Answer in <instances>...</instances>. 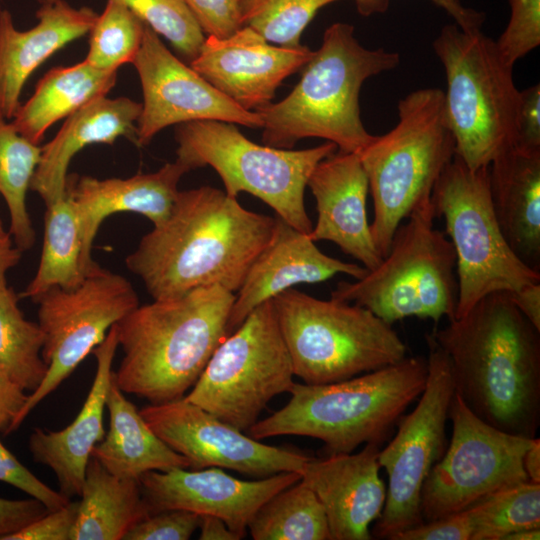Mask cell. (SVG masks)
<instances>
[{
	"label": "cell",
	"instance_id": "42",
	"mask_svg": "<svg viewBox=\"0 0 540 540\" xmlns=\"http://www.w3.org/2000/svg\"><path fill=\"white\" fill-rule=\"evenodd\" d=\"M207 36L225 38L242 27L238 0H185Z\"/></svg>",
	"mask_w": 540,
	"mask_h": 540
},
{
	"label": "cell",
	"instance_id": "17",
	"mask_svg": "<svg viewBox=\"0 0 540 540\" xmlns=\"http://www.w3.org/2000/svg\"><path fill=\"white\" fill-rule=\"evenodd\" d=\"M138 73L143 103L137 120L136 145H148L162 129L196 120H218L261 128L256 111L226 97L177 58L147 24L132 63Z\"/></svg>",
	"mask_w": 540,
	"mask_h": 540
},
{
	"label": "cell",
	"instance_id": "49",
	"mask_svg": "<svg viewBox=\"0 0 540 540\" xmlns=\"http://www.w3.org/2000/svg\"><path fill=\"white\" fill-rule=\"evenodd\" d=\"M509 294L518 310L540 330V282L524 285Z\"/></svg>",
	"mask_w": 540,
	"mask_h": 540
},
{
	"label": "cell",
	"instance_id": "25",
	"mask_svg": "<svg viewBox=\"0 0 540 540\" xmlns=\"http://www.w3.org/2000/svg\"><path fill=\"white\" fill-rule=\"evenodd\" d=\"M38 23L16 29L12 15L0 11V116L12 119L30 75L66 44L88 34L98 14L89 7L74 8L64 0L43 5Z\"/></svg>",
	"mask_w": 540,
	"mask_h": 540
},
{
	"label": "cell",
	"instance_id": "15",
	"mask_svg": "<svg viewBox=\"0 0 540 540\" xmlns=\"http://www.w3.org/2000/svg\"><path fill=\"white\" fill-rule=\"evenodd\" d=\"M47 373L28 396L17 426L67 379L106 337L109 329L139 305L132 284L100 266L74 288L53 287L37 298Z\"/></svg>",
	"mask_w": 540,
	"mask_h": 540
},
{
	"label": "cell",
	"instance_id": "46",
	"mask_svg": "<svg viewBox=\"0 0 540 540\" xmlns=\"http://www.w3.org/2000/svg\"><path fill=\"white\" fill-rule=\"evenodd\" d=\"M357 11L363 16L386 12L390 0H353ZM447 12L462 30H481L485 14L481 11L464 6L460 0H430Z\"/></svg>",
	"mask_w": 540,
	"mask_h": 540
},
{
	"label": "cell",
	"instance_id": "5",
	"mask_svg": "<svg viewBox=\"0 0 540 540\" xmlns=\"http://www.w3.org/2000/svg\"><path fill=\"white\" fill-rule=\"evenodd\" d=\"M427 358L405 357L389 366L327 384L294 383L289 402L247 431L257 440L298 435L324 443L326 455L382 445L421 395Z\"/></svg>",
	"mask_w": 540,
	"mask_h": 540
},
{
	"label": "cell",
	"instance_id": "14",
	"mask_svg": "<svg viewBox=\"0 0 540 540\" xmlns=\"http://www.w3.org/2000/svg\"><path fill=\"white\" fill-rule=\"evenodd\" d=\"M448 417L451 439L421 492L423 522L463 511L497 491L529 481L523 457L534 438L486 423L455 392Z\"/></svg>",
	"mask_w": 540,
	"mask_h": 540
},
{
	"label": "cell",
	"instance_id": "26",
	"mask_svg": "<svg viewBox=\"0 0 540 540\" xmlns=\"http://www.w3.org/2000/svg\"><path fill=\"white\" fill-rule=\"evenodd\" d=\"M142 104L127 97L97 98L68 116L55 137L42 147L30 189L48 206L66 195L68 167L76 153L95 143L126 137L136 144Z\"/></svg>",
	"mask_w": 540,
	"mask_h": 540
},
{
	"label": "cell",
	"instance_id": "41",
	"mask_svg": "<svg viewBox=\"0 0 540 540\" xmlns=\"http://www.w3.org/2000/svg\"><path fill=\"white\" fill-rule=\"evenodd\" d=\"M0 481L10 484L29 496L41 501L49 510L66 505L70 498L64 496L37 478L0 441Z\"/></svg>",
	"mask_w": 540,
	"mask_h": 540
},
{
	"label": "cell",
	"instance_id": "40",
	"mask_svg": "<svg viewBox=\"0 0 540 540\" xmlns=\"http://www.w3.org/2000/svg\"><path fill=\"white\" fill-rule=\"evenodd\" d=\"M201 516L184 509H164L138 521L123 540H187L199 528Z\"/></svg>",
	"mask_w": 540,
	"mask_h": 540
},
{
	"label": "cell",
	"instance_id": "43",
	"mask_svg": "<svg viewBox=\"0 0 540 540\" xmlns=\"http://www.w3.org/2000/svg\"><path fill=\"white\" fill-rule=\"evenodd\" d=\"M78 508L79 500L69 501L2 540H70Z\"/></svg>",
	"mask_w": 540,
	"mask_h": 540
},
{
	"label": "cell",
	"instance_id": "39",
	"mask_svg": "<svg viewBox=\"0 0 540 540\" xmlns=\"http://www.w3.org/2000/svg\"><path fill=\"white\" fill-rule=\"evenodd\" d=\"M510 17L497 41L504 60L515 62L540 45V0H508Z\"/></svg>",
	"mask_w": 540,
	"mask_h": 540
},
{
	"label": "cell",
	"instance_id": "8",
	"mask_svg": "<svg viewBox=\"0 0 540 540\" xmlns=\"http://www.w3.org/2000/svg\"><path fill=\"white\" fill-rule=\"evenodd\" d=\"M272 302L294 375L304 383L346 380L406 357L407 347L392 325L362 306L294 288Z\"/></svg>",
	"mask_w": 540,
	"mask_h": 540
},
{
	"label": "cell",
	"instance_id": "53",
	"mask_svg": "<svg viewBox=\"0 0 540 540\" xmlns=\"http://www.w3.org/2000/svg\"><path fill=\"white\" fill-rule=\"evenodd\" d=\"M540 528L524 529L507 535L504 540H539Z\"/></svg>",
	"mask_w": 540,
	"mask_h": 540
},
{
	"label": "cell",
	"instance_id": "11",
	"mask_svg": "<svg viewBox=\"0 0 540 540\" xmlns=\"http://www.w3.org/2000/svg\"><path fill=\"white\" fill-rule=\"evenodd\" d=\"M431 204L435 218H444L456 254L454 319L490 293L540 282V272L515 255L500 229L492 206L489 166L472 170L454 155L434 185Z\"/></svg>",
	"mask_w": 540,
	"mask_h": 540
},
{
	"label": "cell",
	"instance_id": "32",
	"mask_svg": "<svg viewBox=\"0 0 540 540\" xmlns=\"http://www.w3.org/2000/svg\"><path fill=\"white\" fill-rule=\"evenodd\" d=\"M248 529L254 540H330L325 510L301 479L268 499Z\"/></svg>",
	"mask_w": 540,
	"mask_h": 540
},
{
	"label": "cell",
	"instance_id": "21",
	"mask_svg": "<svg viewBox=\"0 0 540 540\" xmlns=\"http://www.w3.org/2000/svg\"><path fill=\"white\" fill-rule=\"evenodd\" d=\"M189 171L186 164L176 159L155 172L129 178L68 176L66 194L79 221L84 275L99 266L92 258V249L105 218L118 212H134L145 216L153 226L161 224L172 210L180 179Z\"/></svg>",
	"mask_w": 540,
	"mask_h": 540
},
{
	"label": "cell",
	"instance_id": "12",
	"mask_svg": "<svg viewBox=\"0 0 540 540\" xmlns=\"http://www.w3.org/2000/svg\"><path fill=\"white\" fill-rule=\"evenodd\" d=\"M294 376L271 299L219 344L184 398L247 432L275 396L290 391Z\"/></svg>",
	"mask_w": 540,
	"mask_h": 540
},
{
	"label": "cell",
	"instance_id": "50",
	"mask_svg": "<svg viewBox=\"0 0 540 540\" xmlns=\"http://www.w3.org/2000/svg\"><path fill=\"white\" fill-rule=\"evenodd\" d=\"M200 540H239L237 534L231 531L226 523L212 515H200Z\"/></svg>",
	"mask_w": 540,
	"mask_h": 540
},
{
	"label": "cell",
	"instance_id": "52",
	"mask_svg": "<svg viewBox=\"0 0 540 540\" xmlns=\"http://www.w3.org/2000/svg\"><path fill=\"white\" fill-rule=\"evenodd\" d=\"M22 251L11 244L0 245V288L7 286L6 275L21 259Z\"/></svg>",
	"mask_w": 540,
	"mask_h": 540
},
{
	"label": "cell",
	"instance_id": "33",
	"mask_svg": "<svg viewBox=\"0 0 540 540\" xmlns=\"http://www.w3.org/2000/svg\"><path fill=\"white\" fill-rule=\"evenodd\" d=\"M41 152V147L23 137L12 123L0 116V195L9 211V233L21 251L30 249L35 242L26 195Z\"/></svg>",
	"mask_w": 540,
	"mask_h": 540
},
{
	"label": "cell",
	"instance_id": "29",
	"mask_svg": "<svg viewBox=\"0 0 540 540\" xmlns=\"http://www.w3.org/2000/svg\"><path fill=\"white\" fill-rule=\"evenodd\" d=\"M117 71L99 69L85 59L72 66L55 67L39 80L33 95L20 104L11 123L23 137L38 145L57 121L107 96L116 84Z\"/></svg>",
	"mask_w": 540,
	"mask_h": 540
},
{
	"label": "cell",
	"instance_id": "28",
	"mask_svg": "<svg viewBox=\"0 0 540 540\" xmlns=\"http://www.w3.org/2000/svg\"><path fill=\"white\" fill-rule=\"evenodd\" d=\"M109 430L92 450L110 473L139 479L145 472L190 468L183 455L171 449L150 428L137 407L116 384L113 372L106 398Z\"/></svg>",
	"mask_w": 540,
	"mask_h": 540
},
{
	"label": "cell",
	"instance_id": "45",
	"mask_svg": "<svg viewBox=\"0 0 540 540\" xmlns=\"http://www.w3.org/2000/svg\"><path fill=\"white\" fill-rule=\"evenodd\" d=\"M515 146L540 150V85L520 91Z\"/></svg>",
	"mask_w": 540,
	"mask_h": 540
},
{
	"label": "cell",
	"instance_id": "10",
	"mask_svg": "<svg viewBox=\"0 0 540 540\" xmlns=\"http://www.w3.org/2000/svg\"><path fill=\"white\" fill-rule=\"evenodd\" d=\"M175 139L176 159L190 170L211 166L230 197L249 193L295 229L311 231L305 189L315 166L337 150L334 143L302 150L259 145L246 138L236 124L218 120L178 124Z\"/></svg>",
	"mask_w": 540,
	"mask_h": 540
},
{
	"label": "cell",
	"instance_id": "23",
	"mask_svg": "<svg viewBox=\"0 0 540 540\" xmlns=\"http://www.w3.org/2000/svg\"><path fill=\"white\" fill-rule=\"evenodd\" d=\"M367 269L330 257L319 250L307 233L276 217L272 237L250 267L235 294L228 324V335L257 306L280 292L301 283L326 281L337 274L362 278Z\"/></svg>",
	"mask_w": 540,
	"mask_h": 540
},
{
	"label": "cell",
	"instance_id": "18",
	"mask_svg": "<svg viewBox=\"0 0 540 540\" xmlns=\"http://www.w3.org/2000/svg\"><path fill=\"white\" fill-rule=\"evenodd\" d=\"M301 479L298 472H281L258 480H240L219 467L152 470L139 477L150 513L184 509L222 519L241 539L257 510L273 495Z\"/></svg>",
	"mask_w": 540,
	"mask_h": 540
},
{
	"label": "cell",
	"instance_id": "35",
	"mask_svg": "<svg viewBox=\"0 0 540 540\" xmlns=\"http://www.w3.org/2000/svg\"><path fill=\"white\" fill-rule=\"evenodd\" d=\"M471 540H504L516 531L540 528V484L524 481L467 508Z\"/></svg>",
	"mask_w": 540,
	"mask_h": 540
},
{
	"label": "cell",
	"instance_id": "44",
	"mask_svg": "<svg viewBox=\"0 0 540 540\" xmlns=\"http://www.w3.org/2000/svg\"><path fill=\"white\" fill-rule=\"evenodd\" d=\"M473 526L468 509L425 521L397 534L393 540H471Z\"/></svg>",
	"mask_w": 540,
	"mask_h": 540
},
{
	"label": "cell",
	"instance_id": "51",
	"mask_svg": "<svg viewBox=\"0 0 540 540\" xmlns=\"http://www.w3.org/2000/svg\"><path fill=\"white\" fill-rule=\"evenodd\" d=\"M523 468L530 482L540 484V439L537 437L524 454Z\"/></svg>",
	"mask_w": 540,
	"mask_h": 540
},
{
	"label": "cell",
	"instance_id": "24",
	"mask_svg": "<svg viewBox=\"0 0 540 540\" xmlns=\"http://www.w3.org/2000/svg\"><path fill=\"white\" fill-rule=\"evenodd\" d=\"M118 347V332L114 324L92 351L97 361L96 373L78 415L59 431L34 429L28 440L33 460L54 472L59 492L68 498L80 496L92 450L105 435L103 415L112 378V362Z\"/></svg>",
	"mask_w": 540,
	"mask_h": 540
},
{
	"label": "cell",
	"instance_id": "7",
	"mask_svg": "<svg viewBox=\"0 0 540 540\" xmlns=\"http://www.w3.org/2000/svg\"><path fill=\"white\" fill-rule=\"evenodd\" d=\"M432 46L445 70L444 106L455 155L472 170L489 166L516 144L520 91L513 66L493 39L457 24L445 25Z\"/></svg>",
	"mask_w": 540,
	"mask_h": 540
},
{
	"label": "cell",
	"instance_id": "38",
	"mask_svg": "<svg viewBox=\"0 0 540 540\" xmlns=\"http://www.w3.org/2000/svg\"><path fill=\"white\" fill-rule=\"evenodd\" d=\"M128 7L190 63L199 53L205 35L185 0H116Z\"/></svg>",
	"mask_w": 540,
	"mask_h": 540
},
{
	"label": "cell",
	"instance_id": "34",
	"mask_svg": "<svg viewBox=\"0 0 540 540\" xmlns=\"http://www.w3.org/2000/svg\"><path fill=\"white\" fill-rule=\"evenodd\" d=\"M43 342L39 324L25 319L14 290L8 285L0 288V364L29 392L38 388L47 373Z\"/></svg>",
	"mask_w": 540,
	"mask_h": 540
},
{
	"label": "cell",
	"instance_id": "13",
	"mask_svg": "<svg viewBox=\"0 0 540 540\" xmlns=\"http://www.w3.org/2000/svg\"><path fill=\"white\" fill-rule=\"evenodd\" d=\"M428 375L415 408L403 415L390 442L380 449L378 462L388 476L386 500L372 536L393 538L423 522L421 492L431 469L447 448L446 423L455 389L446 354L430 333Z\"/></svg>",
	"mask_w": 540,
	"mask_h": 540
},
{
	"label": "cell",
	"instance_id": "20",
	"mask_svg": "<svg viewBox=\"0 0 540 540\" xmlns=\"http://www.w3.org/2000/svg\"><path fill=\"white\" fill-rule=\"evenodd\" d=\"M381 445L365 444L357 453L312 457L300 471L320 500L330 540H370V526L381 515L386 486L379 475Z\"/></svg>",
	"mask_w": 540,
	"mask_h": 540
},
{
	"label": "cell",
	"instance_id": "4",
	"mask_svg": "<svg viewBox=\"0 0 540 540\" xmlns=\"http://www.w3.org/2000/svg\"><path fill=\"white\" fill-rule=\"evenodd\" d=\"M399 63L397 52L363 47L352 25H330L291 93L256 111L263 144L292 149L301 139L317 137L334 143L338 151L358 153L374 138L361 120V87Z\"/></svg>",
	"mask_w": 540,
	"mask_h": 540
},
{
	"label": "cell",
	"instance_id": "16",
	"mask_svg": "<svg viewBox=\"0 0 540 540\" xmlns=\"http://www.w3.org/2000/svg\"><path fill=\"white\" fill-rule=\"evenodd\" d=\"M139 411L162 441L189 460L192 469L219 467L265 478L281 472L300 474L312 458L264 444L184 397Z\"/></svg>",
	"mask_w": 540,
	"mask_h": 540
},
{
	"label": "cell",
	"instance_id": "55",
	"mask_svg": "<svg viewBox=\"0 0 540 540\" xmlns=\"http://www.w3.org/2000/svg\"><path fill=\"white\" fill-rule=\"evenodd\" d=\"M36 1L40 4V6H43V5L53 4L58 0H36Z\"/></svg>",
	"mask_w": 540,
	"mask_h": 540
},
{
	"label": "cell",
	"instance_id": "2",
	"mask_svg": "<svg viewBox=\"0 0 540 540\" xmlns=\"http://www.w3.org/2000/svg\"><path fill=\"white\" fill-rule=\"evenodd\" d=\"M430 335L446 354L457 393L486 423L535 438L540 425V330L507 291L490 293Z\"/></svg>",
	"mask_w": 540,
	"mask_h": 540
},
{
	"label": "cell",
	"instance_id": "54",
	"mask_svg": "<svg viewBox=\"0 0 540 540\" xmlns=\"http://www.w3.org/2000/svg\"><path fill=\"white\" fill-rule=\"evenodd\" d=\"M11 243H12L11 235L9 232H7L4 229L2 221L0 219V245L11 244Z\"/></svg>",
	"mask_w": 540,
	"mask_h": 540
},
{
	"label": "cell",
	"instance_id": "9",
	"mask_svg": "<svg viewBox=\"0 0 540 540\" xmlns=\"http://www.w3.org/2000/svg\"><path fill=\"white\" fill-rule=\"evenodd\" d=\"M434 218L430 199L397 227L381 262L360 279L340 281L331 298L362 306L391 325L407 317L453 320L456 254Z\"/></svg>",
	"mask_w": 540,
	"mask_h": 540
},
{
	"label": "cell",
	"instance_id": "31",
	"mask_svg": "<svg viewBox=\"0 0 540 540\" xmlns=\"http://www.w3.org/2000/svg\"><path fill=\"white\" fill-rule=\"evenodd\" d=\"M43 238L38 269L21 293L33 301L53 287L74 288L85 278L79 221L67 194L46 206Z\"/></svg>",
	"mask_w": 540,
	"mask_h": 540
},
{
	"label": "cell",
	"instance_id": "1",
	"mask_svg": "<svg viewBox=\"0 0 540 540\" xmlns=\"http://www.w3.org/2000/svg\"><path fill=\"white\" fill-rule=\"evenodd\" d=\"M275 223L276 218L245 209L220 189L179 191L167 219L141 238L125 264L153 300L210 286L235 293Z\"/></svg>",
	"mask_w": 540,
	"mask_h": 540
},
{
	"label": "cell",
	"instance_id": "22",
	"mask_svg": "<svg viewBox=\"0 0 540 540\" xmlns=\"http://www.w3.org/2000/svg\"><path fill=\"white\" fill-rule=\"evenodd\" d=\"M307 186L317 210L309 238L314 242L331 241L367 270L374 269L382 256L367 220L369 186L358 153L336 150L315 166Z\"/></svg>",
	"mask_w": 540,
	"mask_h": 540
},
{
	"label": "cell",
	"instance_id": "6",
	"mask_svg": "<svg viewBox=\"0 0 540 540\" xmlns=\"http://www.w3.org/2000/svg\"><path fill=\"white\" fill-rule=\"evenodd\" d=\"M455 155V141L438 88L415 90L398 102L393 129L358 152L373 201L370 230L382 258L397 227L430 201L439 176Z\"/></svg>",
	"mask_w": 540,
	"mask_h": 540
},
{
	"label": "cell",
	"instance_id": "37",
	"mask_svg": "<svg viewBox=\"0 0 540 540\" xmlns=\"http://www.w3.org/2000/svg\"><path fill=\"white\" fill-rule=\"evenodd\" d=\"M338 0H238L242 27L246 26L268 42L297 47L315 14Z\"/></svg>",
	"mask_w": 540,
	"mask_h": 540
},
{
	"label": "cell",
	"instance_id": "47",
	"mask_svg": "<svg viewBox=\"0 0 540 540\" xmlns=\"http://www.w3.org/2000/svg\"><path fill=\"white\" fill-rule=\"evenodd\" d=\"M49 511L51 510L41 501L33 497L20 500L0 497V540L9 534L21 530Z\"/></svg>",
	"mask_w": 540,
	"mask_h": 540
},
{
	"label": "cell",
	"instance_id": "48",
	"mask_svg": "<svg viewBox=\"0 0 540 540\" xmlns=\"http://www.w3.org/2000/svg\"><path fill=\"white\" fill-rule=\"evenodd\" d=\"M0 364V431L13 432L18 428L17 421L29 394Z\"/></svg>",
	"mask_w": 540,
	"mask_h": 540
},
{
	"label": "cell",
	"instance_id": "3",
	"mask_svg": "<svg viewBox=\"0 0 540 540\" xmlns=\"http://www.w3.org/2000/svg\"><path fill=\"white\" fill-rule=\"evenodd\" d=\"M234 300L233 292L210 286L139 304L116 323L118 387L150 404L183 398L227 337Z\"/></svg>",
	"mask_w": 540,
	"mask_h": 540
},
{
	"label": "cell",
	"instance_id": "36",
	"mask_svg": "<svg viewBox=\"0 0 540 540\" xmlns=\"http://www.w3.org/2000/svg\"><path fill=\"white\" fill-rule=\"evenodd\" d=\"M146 23L128 7L116 0H107L90 30L89 49L85 60L103 70H118L133 63L143 40Z\"/></svg>",
	"mask_w": 540,
	"mask_h": 540
},
{
	"label": "cell",
	"instance_id": "19",
	"mask_svg": "<svg viewBox=\"0 0 540 540\" xmlns=\"http://www.w3.org/2000/svg\"><path fill=\"white\" fill-rule=\"evenodd\" d=\"M314 51L307 46L283 47L243 26L225 38L205 36L189 63L213 87L248 111L272 102L277 88L301 70Z\"/></svg>",
	"mask_w": 540,
	"mask_h": 540
},
{
	"label": "cell",
	"instance_id": "30",
	"mask_svg": "<svg viewBox=\"0 0 540 540\" xmlns=\"http://www.w3.org/2000/svg\"><path fill=\"white\" fill-rule=\"evenodd\" d=\"M80 496L70 540H121L150 514L139 480L110 473L93 456Z\"/></svg>",
	"mask_w": 540,
	"mask_h": 540
},
{
	"label": "cell",
	"instance_id": "27",
	"mask_svg": "<svg viewBox=\"0 0 540 540\" xmlns=\"http://www.w3.org/2000/svg\"><path fill=\"white\" fill-rule=\"evenodd\" d=\"M490 193L500 229L515 255L540 272V150L517 146L489 165Z\"/></svg>",
	"mask_w": 540,
	"mask_h": 540
}]
</instances>
